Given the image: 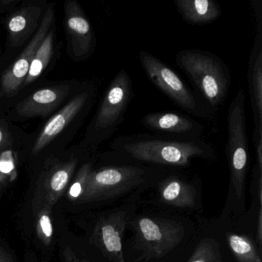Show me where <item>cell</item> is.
I'll use <instances>...</instances> for the list:
<instances>
[{
  "label": "cell",
  "instance_id": "cell-8",
  "mask_svg": "<svg viewBox=\"0 0 262 262\" xmlns=\"http://www.w3.org/2000/svg\"><path fill=\"white\" fill-rule=\"evenodd\" d=\"M65 28L73 56L79 59L90 56L96 47V36L88 18L76 1L65 4Z\"/></svg>",
  "mask_w": 262,
  "mask_h": 262
},
{
  "label": "cell",
  "instance_id": "cell-2",
  "mask_svg": "<svg viewBox=\"0 0 262 262\" xmlns=\"http://www.w3.org/2000/svg\"><path fill=\"white\" fill-rule=\"evenodd\" d=\"M174 60L210 110L219 111L228 98L231 82L226 63L215 54L198 49L179 52Z\"/></svg>",
  "mask_w": 262,
  "mask_h": 262
},
{
  "label": "cell",
  "instance_id": "cell-22",
  "mask_svg": "<svg viewBox=\"0 0 262 262\" xmlns=\"http://www.w3.org/2000/svg\"><path fill=\"white\" fill-rule=\"evenodd\" d=\"M184 188L185 187L182 185V182L178 180L171 181L168 182V185L164 189L162 196L165 200L168 201V202H173L179 197Z\"/></svg>",
  "mask_w": 262,
  "mask_h": 262
},
{
  "label": "cell",
  "instance_id": "cell-14",
  "mask_svg": "<svg viewBox=\"0 0 262 262\" xmlns=\"http://www.w3.org/2000/svg\"><path fill=\"white\" fill-rule=\"evenodd\" d=\"M42 10L38 6L23 7L10 15L7 28L13 45L22 44L38 28Z\"/></svg>",
  "mask_w": 262,
  "mask_h": 262
},
{
  "label": "cell",
  "instance_id": "cell-16",
  "mask_svg": "<svg viewBox=\"0 0 262 262\" xmlns=\"http://www.w3.org/2000/svg\"><path fill=\"white\" fill-rule=\"evenodd\" d=\"M76 166V160H72L56 168L49 180V190L51 194L49 199L54 203L70 182Z\"/></svg>",
  "mask_w": 262,
  "mask_h": 262
},
{
  "label": "cell",
  "instance_id": "cell-18",
  "mask_svg": "<svg viewBox=\"0 0 262 262\" xmlns=\"http://www.w3.org/2000/svg\"><path fill=\"white\" fill-rule=\"evenodd\" d=\"M229 244L232 251L244 260L256 258L254 250L249 242L238 235H231Z\"/></svg>",
  "mask_w": 262,
  "mask_h": 262
},
{
  "label": "cell",
  "instance_id": "cell-5",
  "mask_svg": "<svg viewBox=\"0 0 262 262\" xmlns=\"http://www.w3.org/2000/svg\"><path fill=\"white\" fill-rule=\"evenodd\" d=\"M245 101L246 96L245 92L239 90L230 103L227 116V154L233 181L234 183L241 185L245 179L248 160Z\"/></svg>",
  "mask_w": 262,
  "mask_h": 262
},
{
  "label": "cell",
  "instance_id": "cell-27",
  "mask_svg": "<svg viewBox=\"0 0 262 262\" xmlns=\"http://www.w3.org/2000/svg\"><path fill=\"white\" fill-rule=\"evenodd\" d=\"M192 262H207L206 259L204 258V257H199V258H196L194 261Z\"/></svg>",
  "mask_w": 262,
  "mask_h": 262
},
{
  "label": "cell",
  "instance_id": "cell-26",
  "mask_svg": "<svg viewBox=\"0 0 262 262\" xmlns=\"http://www.w3.org/2000/svg\"><path fill=\"white\" fill-rule=\"evenodd\" d=\"M0 262H13L11 254L0 246Z\"/></svg>",
  "mask_w": 262,
  "mask_h": 262
},
{
  "label": "cell",
  "instance_id": "cell-12",
  "mask_svg": "<svg viewBox=\"0 0 262 262\" xmlns=\"http://www.w3.org/2000/svg\"><path fill=\"white\" fill-rule=\"evenodd\" d=\"M145 174V170L139 167H108L97 171H91L85 186L88 191L106 189L140 180Z\"/></svg>",
  "mask_w": 262,
  "mask_h": 262
},
{
  "label": "cell",
  "instance_id": "cell-7",
  "mask_svg": "<svg viewBox=\"0 0 262 262\" xmlns=\"http://www.w3.org/2000/svg\"><path fill=\"white\" fill-rule=\"evenodd\" d=\"M54 16V7L50 6L30 43L19 55L14 63L4 73L2 79V88L6 94H15L24 85L33 57L50 32Z\"/></svg>",
  "mask_w": 262,
  "mask_h": 262
},
{
  "label": "cell",
  "instance_id": "cell-13",
  "mask_svg": "<svg viewBox=\"0 0 262 262\" xmlns=\"http://www.w3.org/2000/svg\"><path fill=\"white\" fill-rule=\"evenodd\" d=\"M174 4L182 19L192 25L214 22L222 13L220 5L214 0H174Z\"/></svg>",
  "mask_w": 262,
  "mask_h": 262
},
{
  "label": "cell",
  "instance_id": "cell-21",
  "mask_svg": "<svg viewBox=\"0 0 262 262\" xmlns=\"http://www.w3.org/2000/svg\"><path fill=\"white\" fill-rule=\"evenodd\" d=\"M38 234L44 242H50L53 236V225L51 219L46 211L41 213L38 220Z\"/></svg>",
  "mask_w": 262,
  "mask_h": 262
},
{
  "label": "cell",
  "instance_id": "cell-11",
  "mask_svg": "<svg viewBox=\"0 0 262 262\" xmlns=\"http://www.w3.org/2000/svg\"><path fill=\"white\" fill-rule=\"evenodd\" d=\"M68 92L66 87L38 90L16 105V113L24 118L46 117L63 102Z\"/></svg>",
  "mask_w": 262,
  "mask_h": 262
},
{
  "label": "cell",
  "instance_id": "cell-15",
  "mask_svg": "<svg viewBox=\"0 0 262 262\" xmlns=\"http://www.w3.org/2000/svg\"><path fill=\"white\" fill-rule=\"evenodd\" d=\"M53 39L54 32L50 30L33 57L24 85H28L35 82L47 68L53 56Z\"/></svg>",
  "mask_w": 262,
  "mask_h": 262
},
{
  "label": "cell",
  "instance_id": "cell-9",
  "mask_svg": "<svg viewBox=\"0 0 262 262\" xmlns=\"http://www.w3.org/2000/svg\"><path fill=\"white\" fill-rule=\"evenodd\" d=\"M141 125L150 131L182 139H199L205 130L199 121L173 112L148 113L142 117Z\"/></svg>",
  "mask_w": 262,
  "mask_h": 262
},
{
  "label": "cell",
  "instance_id": "cell-10",
  "mask_svg": "<svg viewBox=\"0 0 262 262\" xmlns=\"http://www.w3.org/2000/svg\"><path fill=\"white\" fill-rule=\"evenodd\" d=\"M92 92L82 91L76 95L60 111L50 118L44 125L40 134L36 139L33 152L37 154L57 137L83 110L91 99Z\"/></svg>",
  "mask_w": 262,
  "mask_h": 262
},
{
  "label": "cell",
  "instance_id": "cell-1",
  "mask_svg": "<svg viewBox=\"0 0 262 262\" xmlns=\"http://www.w3.org/2000/svg\"><path fill=\"white\" fill-rule=\"evenodd\" d=\"M120 156L140 162L184 166L194 158L214 157L215 151L209 142L199 139H182L151 134L119 136L111 144Z\"/></svg>",
  "mask_w": 262,
  "mask_h": 262
},
{
  "label": "cell",
  "instance_id": "cell-6",
  "mask_svg": "<svg viewBox=\"0 0 262 262\" xmlns=\"http://www.w3.org/2000/svg\"><path fill=\"white\" fill-rule=\"evenodd\" d=\"M254 128L252 142L257 165H262V33L257 32L247 73Z\"/></svg>",
  "mask_w": 262,
  "mask_h": 262
},
{
  "label": "cell",
  "instance_id": "cell-24",
  "mask_svg": "<svg viewBox=\"0 0 262 262\" xmlns=\"http://www.w3.org/2000/svg\"><path fill=\"white\" fill-rule=\"evenodd\" d=\"M62 256H63L64 261L65 262H84L81 260L76 254H74L71 248L67 247L65 249L63 250V253H62Z\"/></svg>",
  "mask_w": 262,
  "mask_h": 262
},
{
  "label": "cell",
  "instance_id": "cell-28",
  "mask_svg": "<svg viewBox=\"0 0 262 262\" xmlns=\"http://www.w3.org/2000/svg\"><path fill=\"white\" fill-rule=\"evenodd\" d=\"M4 179H5V178H4V176H0V183H1V182H3V180H4Z\"/></svg>",
  "mask_w": 262,
  "mask_h": 262
},
{
  "label": "cell",
  "instance_id": "cell-23",
  "mask_svg": "<svg viewBox=\"0 0 262 262\" xmlns=\"http://www.w3.org/2000/svg\"><path fill=\"white\" fill-rule=\"evenodd\" d=\"M251 4L255 19L256 31L262 32V1L252 0Z\"/></svg>",
  "mask_w": 262,
  "mask_h": 262
},
{
  "label": "cell",
  "instance_id": "cell-17",
  "mask_svg": "<svg viewBox=\"0 0 262 262\" xmlns=\"http://www.w3.org/2000/svg\"><path fill=\"white\" fill-rule=\"evenodd\" d=\"M102 241L107 251L113 254L122 251V241L117 230L111 225H105L101 229Z\"/></svg>",
  "mask_w": 262,
  "mask_h": 262
},
{
  "label": "cell",
  "instance_id": "cell-3",
  "mask_svg": "<svg viewBox=\"0 0 262 262\" xmlns=\"http://www.w3.org/2000/svg\"><path fill=\"white\" fill-rule=\"evenodd\" d=\"M139 62L150 82L176 105L191 116L213 118V112L201 96L194 93L165 62L146 51H141Z\"/></svg>",
  "mask_w": 262,
  "mask_h": 262
},
{
  "label": "cell",
  "instance_id": "cell-25",
  "mask_svg": "<svg viewBox=\"0 0 262 262\" xmlns=\"http://www.w3.org/2000/svg\"><path fill=\"white\" fill-rule=\"evenodd\" d=\"M8 133L4 126L0 125V150L2 149L8 142Z\"/></svg>",
  "mask_w": 262,
  "mask_h": 262
},
{
  "label": "cell",
  "instance_id": "cell-4",
  "mask_svg": "<svg viewBox=\"0 0 262 262\" xmlns=\"http://www.w3.org/2000/svg\"><path fill=\"white\" fill-rule=\"evenodd\" d=\"M133 96V81L122 69L107 87L92 124L96 142L100 143L113 136L122 124Z\"/></svg>",
  "mask_w": 262,
  "mask_h": 262
},
{
  "label": "cell",
  "instance_id": "cell-20",
  "mask_svg": "<svg viewBox=\"0 0 262 262\" xmlns=\"http://www.w3.org/2000/svg\"><path fill=\"white\" fill-rule=\"evenodd\" d=\"M0 176L5 179L10 177L11 180L16 176L14 154L11 150H5L0 153Z\"/></svg>",
  "mask_w": 262,
  "mask_h": 262
},
{
  "label": "cell",
  "instance_id": "cell-19",
  "mask_svg": "<svg viewBox=\"0 0 262 262\" xmlns=\"http://www.w3.org/2000/svg\"><path fill=\"white\" fill-rule=\"evenodd\" d=\"M139 228L144 238L150 243H157L164 237L160 227L151 219L147 217L141 219L139 221Z\"/></svg>",
  "mask_w": 262,
  "mask_h": 262
}]
</instances>
